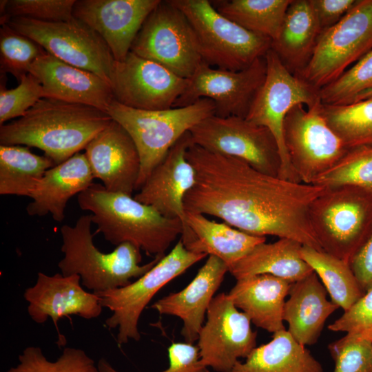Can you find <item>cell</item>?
<instances>
[{"mask_svg":"<svg viewBox=\"0 0 372 372\" xmlns=\"http://www.w3.org/2000/svg\"><path fill=\"white\" fill-rule=\"evenodd\" d=\"M321 105L310 108L296 105L283 122V141L291 166L305 184H313L348 149L322 116Z\"/></svg>","mask_w":372,"mask_h":372,"instance_id":"obj_14","label":"cell"},{"mask_svg":"<svg viewBox=\"0 0 372 372\" xmlns=\"http://www.w3.org/2000/svg\"><path fill=\"white\" fill-rule=\"evenodd\" d=\"M236 280L228 295L251 322L272 333L285 330L284 305L292 283L270 274Z\"/></svg>","mask_w":372,"mask_h":372,"instance_id":"obj_26","label":"cell"},{"mask_svg":"<svg viewBox=\"0 0 372 372\" xmlns=\"http://www.w3.org/2000/svg\"><path fill=\"white\" fill-rule=\"evenodd\" d=\"M94 179L85 153H76L46 171L30 197L28 214H50L55 221L62 222L68 200L87 189Z\"/></svg>","mask_w":372,"mask_h":372,"instance_id":"obj_24","label":"cell"},{"mask_svg":"<svg viewBox=\"0 0 372 372\" xmlns=\"http://www.w3.org/2000/svg\"><path fill=\"white\" fill-rule=\"evenodd\" d=\"M206 314L197 340L200 360L217 372H229L256 347L257 332L228 293L214 297Z\"/></svg>","mask_w":372,"mask_h":372,"instance_id":"obj_16","label":"cell"},{"mask_svg":"<svg viewBox=\"0 0 372 372\" xmlns=\"http://www.w3.org/2000/svg\"><path fill=\"white\" fill-rule=\"evenodd\" d=\"M372 328V287L328 326L331 331L358 333Z\"/></svg>","mask_w":372,"mask_h":372,"instance_id":"obj_43","label":"cell"},{"mask_svg":"<svg viewBox=\"0 0 372 372\" xmlns=\"http://www.w3.org/2000/svg\"><path fill=\"white\" fill-rule=\"evenodd\" d=\"M186 17L196 38L203 62L238 71L265 56L270 38L249 32L221 14L209 0H169Z\"/></svg>","mask_w":372,"mask_h":372,"instance_id":"obj_7","label":"cell"},{"mask_svg":"<svg viewBox=\"0 0 372 372\" xmlns=\"http://www.w3.org/2000/svg\"><path fill=\"white\" fill-rule=\"evenodd\" d=\"M267 71L246 118L268 128L279 146L282 169L279 178L301 183L291 166L283 141V122L287 113L298 104L310 108L322 103L318 90L291 73L276 53L270 49L265 56Z\"/></svg>","mask_w":372,"mask_h":372,"instance_id":"obj_10","label":"cell"},{"mask_svg":"<svg viewBox=\"0 0 372 372\" xmlns=\"http://www.w3.org/2000/svg\"><path fill=\"white\" fill-rule=\"evenodd\" d=\"M130 51L187 79L203 62L190 23L169 0L161 1L149 14Z\"/></svg>","mask_w":372,"mask_h":372,"instance_id":"obj_13","label":"cell"},{"mask_svg":"<svg viewBox=\"0 0 372 372\" xmlns=\"http://www.w3.org/2000/svg\"><path fill=\"white\" fill-rule=\"evenodd\" d=\"M107 113L124 127L137 148L141 161L136 187L138 190L184 134L215 114V104L211 99L203 98L185 107L142 110L114 100Z\"/></svg>","mask_w":372,"mask_h":372,"instance_id":"obj_5","label":"cell"},{"mask_svg":"<svg viewBox=\"0 0 372 372\" xmlns=\"http://www.w3.org/2000/svg\"><path fill=\"white\" fill-rule=\"evenodd\" d=\"M328 349L335 362L333 372L372 371V341L359 333H347L329 344Z\"/></svg>","mask_w":372,"mask_h":372,"instance_id":"obj_40","label":"cell"},{"mask_svg":"<svg viewBox=\"0 0 372 372\" xmlns=\"http://www.w3.org/2000/svg\"><path fill=\"white\" fill-rule=\"evenodd\" d=\"M77 202L92 213V223L107 241L115 246L130 242L154 257L165 256L183 231L180 219L166 218L132 195L110 192L102 184H92L78 194Z\"/></svg>","mask_w":372,"mask_h":372,"instance_id":"obj_3","label":"cell"},{"mask_svg":"<svg viewBox=\"0 0 372 372\" xmlns=\"http://www.w3.org/2000/svg\"><path fill=\"white\" fill-rule=\"evenodd\" d=\"M229 372H323L320 363L285 329L255 347Z\"/></svg>","mask_w":372,"mask_h":372,"instance_id":"obj_30","label":"cell"},{"mask_svg":"<svg viewBox=\"0 0 372 372\" xmlns=\"http://www.w3.org/2000/svg\"><path fill=\"white\" fill-rule=\"evenodd\" d=\"M292 0L213 1L221 14L253 33L276 38Z\"/></svg>","mask_w":372,"mask_h":372,"instance_id":"obj_32","label":"cell"},{"mask_svg":"<svg viewBox=\"0 0 372 372\" xmlns=\"http://www.w3.org/2000/svg\"><path fill=\"white\" fill-rule=\"evenodd\" d=\"M29 37L47 52L101 76L111 85L115 60L101 37L82 21L47 22L13 17L6 23Z\"/></svg>","mask_w":372,"mask_h":372,"instance_id":"obj_11","label":"cell"},{"mask_svg":"<svg viewBox=\"0 0 372 372\" xmlns=\"http://www.w3.org/2000/svg\"><path fill=\"white\" fill-rule=\"evenodd\" d=\"M112 121L92 106L43 98L23 116L0 125V144L37 147L56 165L85 149Z\"/></svg>","mask_w":372,"mask_h":372,"instance_id":"obj_2","label":"cell"},{"mask_svg":"<svg viewBox=\"0 0 372 372\" xmlns=\"http://www.w3.org/2000/svg\"><path fill=\"white\" fill-rule=\"evenodd\" d=\"M358 333L361 337L372 341V328Z\"/></svg>","mask_w":372,"mask_h":372,"instance_id":"obj_46","label":"cell"},{"mask_svg":"<svg viewBox=\"0 0 372 372\" xmlns=\"http://www.w3.org/2000/svg\"><path fill=\"white\" fill-rule=\"evenodd\" d=\"M76 0H10L1 15V25L13 17H23L41 21H66L74 18Z\"/></svg>","mask_w":372,"mask_h":372,"instance_id":"obj_39","label":"cell"},{"mask_svg":"<svg viewBox=\"0 0 372 372\" xmlns=\"http://www.w3.org/2000/svg\"><path fill=\"white\" fill-rule=\"evenodd\" d=\"M371 372H372V371Z\"/></svg>","mask_w":372,"mask_h":372,"instance_id":"obj_48","label":"cell"},{"mask_svg":"<svg viewBox=\"0 0 372 372\" xmlns=\"http://www.w3.org/2000/svg\"><path fill=\"white\" fill-rule=\"evenodd\" d=\"M2 81L0 87V125L23 116L43 98L41 83L30 72L23 75L19 85L13 89H6Z\"/></svg>","mask_w":372,"mask_h":372,"instance_id":"obj_41","label":"cell"},{"mask_svg":"<svg viewBox=\"0 0 372 372\" xmlns=\"http://www.w3.org/2000/svg\"><path fill=\"white\" fill-rule=\"evenodd\" d=\"M189 132L170 148L163 160L153 169L134 198L152 206L162 216L178 218L183 224L182 240L185 248L194 240L186 222L184 199L196 182V173L186 157L192 143Z\"/></svg>","mask_w":372,"mask_h":372,"instance_id":"obj_18","label":"cell"},{"mask_svg":"<svg viewBox=\"0 0 372 372\" xmlns=\"http://www.w3.org/2000/svg\"><path fill=\"white\" fill-rule=\"evenodd\" d=\"M45 50L29 37L17 32L8 24L0 28V66L3 73L17 79L29 73L30 65Z\"/></svg>","mask_w":372,"mask_h":372,"instance_id":"obj_38","label":"cell"},{"mask_svg":"<svg viewBox=\"0 0 372 372\" xmlns=\"http://www.w3.org/2000/svg\"><path fill=\"white\" fill-rule=\"evenodd\" d=\"M186 222L194 237L187 249L214 256L229 269L254 247L266 242V237L250 235L224 222L210 220L201 214L186 212Z\"/></svg>","mask_w":372,"mask_h":372,"instance_id":"obj_29","label":"cell"},{"mask_svg":"<svg viewBox=\"0 0 372 372\" xmlns=\"http://www.w3.org/2000/svg\"><path fill=\"white\" fill-rule=\"evenodd\" d=\"M329 127L347 148L372 145V95L344 105H321Z\"/></svg>","mask_w":372,"mask_h":372,"instance_id":"obj_34","label":"cell"},{"mask_svg":"<svg viewBox=\"0 0 372 372\" xmlns=\"http://www.w3.org/2000/svg\"><path fill=\"white\" fill-rule=\"evenodd\" d=\"M90 214L83 215L74 226L61 227L63 258L58 267L63 276L78 275L82 285L98 293L127 286L150 270L164 256H155L140 265L141 250L123 242L110 253L101 251L94 244Z\"/></svg>","mask_w":372,"mask_h":372,"instance_id":"obj_4","label":"cell"},{"mask_svg":"<svg viewBox=\"0 0 372 372\" xmlns=\"http://www.w3.org/2000/svg\"><path fill=\"white\" fill-rule=\"evenodd\" d=\"M313 185L326 187L351 185L372 192V145L348 148L343 156Z\"/></svg>","mask_w":372,"mask_h":372,"instance_id":"obj_36","label":"cell"},{"mask_svg":"<svg viewBox=\"0 0 372 372\" xmlns=\"http://www.w3.org/2000/svg\"><path fill=\"white\" fill-rule=\"evenodd\" d=\"M327 293L314 271L291 284L282 318L288 323L287 331L304 347L317 342L326 320L339 308Z\"/></svg>","mask_w":372,"mask_h":372,"instance_id":"obj_25","label":"cell"},{"mask_svg":"<svg viewBox=\"0 0 372 372\" xmlns=\"http://www.w3.org/2000/svg\"><path fill=\"white\" fill-rule=\"evenodd\" d=\"M19 364L6 372H100L94 361L82 349L65 347L54 362L48 360L39 347H26Z\"/></svg>","mask_w":372,"mask_h":372,"instance_id":"obj_37","label":"cell"},{"mask_svg":"<svg viewBox=\"0 0 372 372\" xmlns=\"http://www.w3.org/2000/svg\"><path fill=\"white\" fill-rule=\"evenodd\" d=\"M186 157L196 182L184 199L186 212L209 215L250 235L296 240L322 251L309 207L327 187L262 173L236 158L194 143Z\"/></svg>","mask_w":372,"mask_h":372,"instance_id":"obj_1","label":"cell"},{"mask_svg":"<svg viewBox=\"0 0 372 372\" xmlns=\"http://www.w3.org/2000/svg\"><path fill=\"white\" fill-rule=\"evenodd\" d=\"M29 72L41 83L43 98L89 105L106 112L114 100L111 85L101 76L46 51L30 65Z\"/></svg>","mask_w":372,"mask_h":372,"instance_id":"obj_22","label":"cell"},{"mask_svg":"<svg viewBox=\"0 0 372 372\" xmlns=\"http://www.w3.org/2000/svg\"><path fill=\"white\" fill-rule=\"evenodd\" d=\"M372 50V0L351 9L319 37L313 55L298 75L320 90Z\"/></svg>","mask_w":372,"mask_h":372,"instance_id":"obj_9","label":"cell"},{"mask_svg":"<svg viewBox=\"0 0 372 372\" xmlns=\"http://www.w3.org/2000/svg\"><path fill=\"white\" fill-rule=\"evenodd\" d=\"M208 256L187 250L180 240L150 270L126 287L96 294L103 308L112 314L105 320L110 329H117V343L139 341L138 324L141 315L155 294L169 282L195 263Z\"/></svg>","mask_w":372,"mask_h":372,"instance_id":"obj_8","label":"cell"},{"mask_svg":"<svg viewBox=\"0 0 372 372\" xmlns=\"http://www.w3.org/2000/svg\"><path fill=\"white\" fill-rule=\"evenodd\" d=\"M161 0H76L74 17L97 32L121 61L145 21Z\"/></svg>","mask_w":372,"mask_h":372,"instance_id":"obj_20","label":"cell"},{"mask_svg":"<svg viewBox=\"0 0 372 372\" xmlns=\"http://www.w3.org/2000/svg\"><path fill=\"white\" fill-rule=\"evenodd\" d=\"M266 71L265 56L238 71L219 69L203 62L187 79V85L173 107H185L207 98L215 104L214 115L245 118L265 81Z\"/></svg>","mask_w":372,"mask_h":372,"instance_id":"obj_15","label":"cell"},{"mask_svg":"<svg viewBox=\"0 0 372 372\" xmlns=\"http://www.w3.org/2000/svg\"><path fill=\"white\" fill-rule=\"evenodd\" d=\"M54 162L24 145H0V194L30 197Z\"/></svg>","mask_w":372,"mask_h":372,"instance_id":"obj_31","label":"cell"},{"mask_svg":"<svg viewBox=\"0 0 372 372\" xmlns=\"http://www.w3.org/2000/svg\"><path fill=\"white\" fill-rule=\"evenodd\" d=\"M300 255L321 280L331 300L344 311L364 295L349 263L305 245Z\"/></svg>","mask_w":372,"mask_h":372,"instance_id":"obj_33","label":"cell"},{"mask_svg":"<svg viewBox=\"0 0 372 372\" xmlns=\"http://www.w3.org/2000/svg\"><path fill=\"white\" fill-rule=\"evenodd\" d=\"M321 33L309 0H292L271 49L298 75L309 62Z\"/></svg>","mask_w":372,"mask_h":372,"instance_id":"obj_27","label":"cell"},{"mask_svg":"<svg viewBox=\"0 0 372 372\" xmlns=\"http://www.w3.org/2000/svg\"><path fill=\"white\" fill-rule=\"evenodd\" d=\"M371 95H372V93H371L369 96H371ZM369 96H368V97H369ZM366 98H367V97H366Z\"/></svg>","mask_w":372,"mask_h":372,"instance_id":"obj_47","label":"cell"},{"mask_svg":"<svg viewBox=\"0 0 372 372\" xmlns=\"http://www.w3.org/2000/svg\"><path fill=\"white\" fill-rule=\"evenodd\" d=\"M302 247L299 242L289 238L262 242L231 266L229 271L236 280L270 274L293 283L313 272L301 257Z\"/></svg>","mask_w":372,"mask_h":372,"instance_id":"obj_28","label":"cell"},{"mask_svg":"<svg viewBox=\"0 0 372 372\" xmlns=\"http://www.w3.org/2000/svg\"><path fill=\"white\" fill-rule=\"evenodd\" d=\"M78 275L52 276L39 272L36 282L23 293L28 302V313L37 324L45 323L48 318L54 322L59 334V345H65L64 337L58 328V322L63 317L78 316L86 320L98 318L103 307L100 298L86 291L80 284Z\"/></svg>","mask_w":372,"mask_h":372,"instance_id":"obj_19","label":"cell"},{"mask_svg":"<svg viewBox=\"0 0 372 372\" xmlns=\"http://www.w3.org/2000/svg\"><path fill=\"white\" fill-rule=\"evenodd\" d=\"M169 366L161 372H209L200 360L198 346L188 342H172L167 349ZM97 366L100 372H119L103 358Z\"/></svg>","mask_w":372,"mask_h":372,"instance_id":"obj_42","label":"cell"},{"mask_svg":"<svg viewBox=\"0 0 372 372\" xmlns=\"http://www.w3.org/2000/svg\"><path fill=\"white\" fill-rule=\"evenodd\" d=\"M372 93V50L333 82L319 91L321 102L344 105L368 97Z\"/></svg>","mask_w":372,"mask_h":372,"instance_id":"obj_35","label":"cell"},{"mask_svg":"<svg viewBox=\"0 0 372 372\" xmlns=\"http://www.w3.org/2000/svg\"><path fill=\"white\" fill-rule=\"evenodd\" d=\"M227 271L229 268L222 260L208 256L187 287L159 299L151 308L160 314L180 318L183 322L181 335L185 342L193 344L198 340L205 313Z\"/></svg>","mask_w":372,"mask_h":372,"instance_id":"obj_23","label":"cell"},{"mask_svg":"<svg viewBox=\"0 0 372 372\" xmlns=\"http://www.w3.org/2000/svg\"><path fill=\"white\" fill-rule=\"evenodd\" d=\"M357 0H309L321 32L337 23Z\"/></svg>","mask_w":372,"mask_h":372,"instance_id":"obj_44","label":"cell"},{"mask_svg":"<svg viewBox=\"0 0 372 372\" xmlns=\"http://www.w3.org/2000/svg\"><path fill=\"white\" fill-rule=\"evenodd\" d=\"M349 265L360 288L365 293L372 287V231Z\"/></svg>","mask_w":372,"mask_h":372,"instance_id":"obj_45","label":"cell"},{"mask_svg":"<svg viewBox=\"0 0 372 372\" xmlns=\"http://www.w3.org/2000/svg\"><path fill=\"white\" fill-rule=\"evenodd\" d=\"M187 83L188 79L131 51L124 60L115 61L111 77L114 100L142 110L172 108Z\"/></svg>","mask_w":372,"mask_h":372,"instance_id":"obj_17","label":"cell"},{"mask_svg":"<svg viewBox=\"0 0 372 372\" xmlns=\"http://www.w3.org/2000/svg\"><path fill=\"white\" fill-rule=\"evenodd\" d=\"M193 143L214 153L240 159L255 169L279 177L282 160L271 132L246 118L210 116L189 131Z\"/></svg>","mask_w":372,"mask_h":372,"instance_id":"obj_12","label":"cell"},{"mask_svg":"<svg viewBox=\"0 0 372 372\" xmlns=\"http://www.w3.org/2000/svg\"><path fill=\"white\" fill-rule=\"evenodd\" d=\"M94 178L110 192L132 195L141 161L137 148L124 127L113 120L85 148Z\"/></svg>","mask_w":372,"mask_h":372,"instance_id":"obj_21","label":"cell"},{"mask_svg":"<svg viewBox=\"0 0 372 372\" xmlns=\"http://www.w3.org/2000/svg\"><path fill=\"white\" fill-rule=\"evenodd\" d=\"M323 251L348 263L372 231V192L351 185L327 187L309 207Z\"/></svg>","mask_w":372,"mask_h":372,"instance_id":"obj_6","label":"cell"}]
</instances>
